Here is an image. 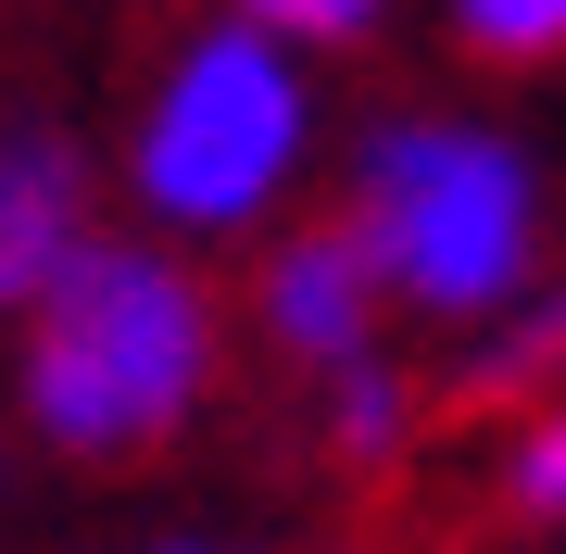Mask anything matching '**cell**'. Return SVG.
Instances as JSON below:
<instances>
[{
  "mask_svg": "<svg viewBox=\"0 0 566 554\" xmlns=\"http://www.w3.org/2000/svg\"><path fill=\"white\" fill-rule=\"evenodd\" d=\"M428 416H441V390H428L390 341L315 378V441H327L340 479H403L416 453H428Z\"/></svg>",
  "mask_w": 566,
  "mask_h": 554,
  "instance_id": "obj_6",
  "label": "cell"
},
{
  "mask_svg": "<svg viewBox=\"0 0 566 554\" xmlns=\"http://www.w3.org/2000/svg\"><path fill=\"white\" fill-rule=\"evenodd\" d=\"M227 378V303L189 252L102 227L39 303L13 315V416L63 467L164 453Z\"/></svg>",
  "mask_w": 566,
  "mask_h": 554,
  "instance_id": "obj_1",
  "label": "cell"
},
{
  "mask_svg": "<svg viewBox=\"0 0 566 554\" xmlns=\"http://www.w3.org/2000/svg\"><path fill=\"white\" fill-rule=\"evenodd\" d=\"M491 504H504L516 530H554V504H566V416H554V404L504 416V467H491Z\"/></svg>",
  "mask_w": 566,
  "mask_h": 554,
  "instance_id": "obj_9",
  "label": "cell"
},
{
  "mask_svg": "<svg viewBox=\"0 0 566 554\" xmlns=\"http://www.w3.org/2000/svg\"><path fill=\"white\" fill-rule=\"evenodd\" d=\"M453 51L491 63V76H542V63L566 51V0H441Z\"/></svg>",
  "mask_w": 566,
  "mask_h": 554,
  "instance_id": "obj_8",
  "label": "cell"
},
{
  "mask_svg": "<svg viewBox=\"0 0 566 554\" xmlns=\"http://www.w3.org/2000/svg\"><path fill=\"white\" fill-rule=\"evenodd\" d=\"M340 240L365 252L390 315L453 341L542 290V240H554L542 151L491 114H378L340 165Z\"/></svg>",
  "mask_w": 566,
  "mask_h": 554,
  "instance_id": "obj_2",
  "label": "cell"
},
{
  "mask_svg": "<svg viewBox=\"0 0 566 554\" xmlns=\"http://www.w3.org/2000/svg\"><path fill=\"white\" fill-rule=\"evenodd\" d=\"M554 366H566V303H554V278L528 290V303H504V315H479V328L441 341V390H453L465 416H528V404H554Z\"/></svg>",
  "mask_w": 566,
  "mask_h": 554,
  "instance_id": "obj_7",
  "label": "cell"
},
{
  "mask_svg": "<svg viewBox=\"0 0 566 554\" xmlns=\"http://www.w3.org/2000/svg\"><path fill=\"white\" fill-rule=\"evenodd\" d=\"M240 25H264V39H290V51H353V39H378L390 25V0H227Z\"/></svg>",
  "mask_w": 566,
  "mask_h": 554,
  "instance_id": "obj_10",
  "label": "cell"
},
{
  "mask_svg": "<svg viewBox=\"0 0 566 554\" xmlns=\"http://www.w3.org/2000/svg\"><path fill=\"white\" fill-rule=\"evenodd\" d=\"M102 240V177L63 126H0V328Z\"/></svg>",
  "mask_w": 566,
  "mask_h": 554,
  "instance_id": "obj_5",
  "label": "cell"
},
{
  "mask_svg": "<svg viewBox=\"0 0 566 554\" xmlns=\"http://www.w3.org/2000/svg\"><path fill=\"white\" fill-rule=\"evenodd\" d=\"M114 177L139 202V240H164V252L264 240L315 177V63L240 13H202L151 63Z\"/></svg>",
  "mask_w": 566,
  "mask_h": 554,
  "instance_id": "obj_3",
  "label": "cell"
},
{
  "mask_svg": "<svg viewBox=\"0 0 566 554\" xmlns=\"http://www.w3.org/2000/svg\"><path fill=\"white\" fill-rule=\"evenodd\" d=\"M252 341L277 353L290 378H327V366H353V353L390 341V303H378V278H365V252L340 240V215L264 227V252H252Z\"/></svg>",
  "mask_w": 566,
  "mask_h": 554,
  "instance_id": "obj_4",
  "label": "cell"
},
{
  "mask_svg": "<svg viewBox=\"0 0 566 554\" xmlns=\"http://www.w3.org/2000/svg\"><path fill=\"white\" fill-rule=\"evenodd\" d=\"M139 554H227V542H189V530H177V542H139Z\"/></svg>",
  "mask_w": 566,
  "mask_h": 554,
  "instance_id": "obj_11",
  "label": "cell"
}]
</instances>
